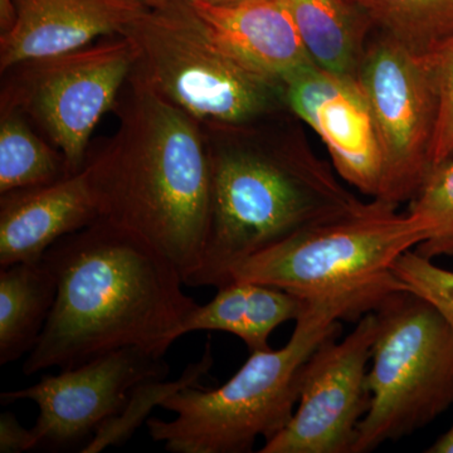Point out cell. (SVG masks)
I'll use <instances>...</instances> for the list:
<instances>
[{
    "label": "cell",
    "instance_id": "obj_1",
    "mask_svg": "<svg viewBox=\"0 0 453 453\" xmlns=\"http://www.w3.org/2000/svg\"><path fill=\"white\" fill-rule=\"evenodd\" d=\"M42 261L56 277L57 296L26 375L76 368L122 348L164 357L198 306L173 262L107 220L65 235Z\"/></svg>",
    "mask_w": 453,
    "mask_h": 453
},
{
    "label": "cell",
    "instance_id": "obj_2",
    "mask_svg": "<svg viewBox=\"0 0 453 453\" xmlns=\"http://www.w3.org/2000/svg\"><path fill=\"white\" fill-rule=\"evenodd\" d=\"M283 110L204 127L210 145L211 216L201 265L187 286L220 288L247 258L291 235L363 210Z\"/></svg>",
    "mask_w": 453,
    "mask_h": 453
},
{
    "label": "cell",
    "instance_id": "obj_3",
    "mask_svg": "<svg viewBox=\"0 0 453 453\" xmlns=\"http://www.w3.org/2000/svg\"><path fill=\"white\" fill-rule=\"evenodd\" d=\"M120 125L83 169L100 219L165 256L184 285L201 265L211 216V170L204 127L127 80Z\"/></svg>",
    "mask_w": 453,
    "mask_h": 453
},
{
    "label": "cell",
    "instance_id": "obj_4",
    "mask_svg": "<svg viewBox=\"0 0 453 453\" xmlns=\"http://www.w3.org/2000/svg\"><path fill=\"white\" fill-rule=\"evenodd\" d=\"M398 290L405 288L395 280L309 297L285 347L251 351L219 388L188 386L166 396L160 407L175 418L148 419L149 434L169 452H252L258 438L270 441L290 421L303 366L325 340L340 335V321L359 319Z\"/></svg>",
    "mask_w": 453,
    "mask_h": 453
},
{
    "label": "cell",
    "instance_id": "obj_5",
    "mask_svg": "<svg viewBox=\"0 0 453 453\" xmlns=\"http://www.w3.org/2000/svg\"><path fill=\"white\" fill-rule=\"evenodd\" d=\"M121 35L135 52L130 81L203 127L247 124L288 110L281 83L226 53L186 0L146 8Z\"/></svg>",
    "mask_w": 453,
    "mask_h": 453
},
{
    "label": "cell",
    "instance_id": "obj_6",
    "mask_svg": "<svg viewBox=\"0 0 453 453\" xmlns=\"http://www.w3.org/2000/svg\"><path fill=\"white\" fill-rule=\"evenodd\" d=\"M378 332L366 375L371 405L351 453L374 451L425 428L453 405V327L408 290L374 309Z\"/></svg>",
    "mask_w": 453,
    "mask_h": 453
},
{
    "label": "cell",
    "instance_id": "obj_7",
    "mask_svg": "<svg viewBox=\"0 0 453 453\" xmlns=\"http://www.w3.org/2000/svg\"><path fill=\"white\" fill-rule=\"evenodd\" d=\"M426 238L427 226L418 216L399 214L396 205L372 199L356 213L305 229L247 258L232 271L229 283H262L309 299L395 281V262Z\"/></svg>",
    "mask_w": 453,
    "mask_h": 453
},
{
    "label": "cell",
    "instance_id": "obj_8",
    "mask_svg": "<svg viewBox=\"0 0 453 453\" xmlns=\"http://www.w3.org/2000/svg\"><path fill=\"white\" fill-rule=\"evenodd\" d=\"M135 61L125 35L4 71L2 109L35 122L64 155L70 174L81 172L98 121L115 109Z\"/></svg>",
    "mask_w": 453,
    "mask_h": 453
},
{
    "label": "cell",
    "instance_id": "obj_9",
    "mask_svg": "<svg viewBox=\"0 0 453 453\" xmlns=\"http://www.w3.org/2000/svg\"><path fill=\"white\" fill-rule=\"evenodd\" d=\"M357 80L371 107L384 177L378 201L398 207L418 195L432 170L438 95L427 56L372 31Z\"/></svg>",
    "mask_w": 453,
    "mask_h": 453
},
{
    "label": "cell",
    "instance_id": "obj_10",
    "mask_svg": "<svg viewBox=\"0 0 453 453\" xmlns=\"http://www.w3.org/2000/svg\"><path fill=\"white\" fill-rule=\"evenodd\" d=\"M377 332L372 310L344 339L332 336L316 349L301 374L294 416L259 453H351L371 405L366 375Z\"/></svg>",
    "mask_w": 453,
    "mask_h": 453
},
{
    "label": "cell",
    "instance_id": "obj_11",
    "mask_svg": "<svg viewBox=\"0 0 453 453\" xmlns=\"http://www.w3.org/2000/svg\"><path fill=\"white\" fill-rule=\"evenodd\" d=\"M169 372L163 357L122 348L59 374L44 375L28 388L2 393L3 403L32 401L40 408L31 428L35 446H65L95 434L124 410L134 389Z\"/></svg>",
    "mask_w": 453,
    "mask_h": 453
},
{
    "label": "cell",
    "instance_id": "obj_12",
    "mask_svg": "<svg viewBox=\"0 0 453 453\" xmlns=\"http://www.w3.org/2000/svg\"><path fill=\"white\" fill-rule=\"evenodd\" d=\"M286 106L318 134L342 180L378 199L383 186V151L374 118L357 77L301 68L282 83Z\"/></svg>",
    "mask_w": 453,
    "mask_h": 453
},
{
    "label": "cell",
    "instance_id": "obj_13",
    "mask_svg": "<svg viewBox=\"0 0 453 453\" xmlns=\"http://www.w3.org/2000/svg\"><path fill=\"white\" fill-rule=\"evenodd\" d=\"M16 25L0 35L2 73L22 62L121 35L146 7L138 0H13Z\"/></svg>",
    "mask_w": 453,
    "mask_h": 453
},
{
    "label": "cell",
    "instance_id": "obj_14",
    "mask_svg": "<svg viewBox=\"0 0 453 453\" xmlns=\"http://www.w3.org/2000/svg\"><path fill=\"white\" fill-rule=\"evenodd\" d=\"M0 196V267L40 262L53 244L100 219L85 169Z\"/></svg>",
    "mask_w": 453,
    "mask_h": 453
},
{
    "label": "cell",
    "instance_id": "obj_15",
    "mask_svg": "<svg viewBox=\"0 0 453 453\" xmlns=\"http://www.w3.org/2000/svg\"><path fill=\"white\" fill-rule=\"evenodd\" d=\"M190 4L214 41L253 73L282 83L314 65L280 0H255L237 7Z\"/></svg>",
    "mask_w": 453,
    "mask_h": 453
},
{
    "label": "cell",
    "instance_id": "obj_16",
    "mask_svg": "<svg viewBox=\"0 0 453 453\" xmlns=\"http://www.w3.org/2000/svg\"><path fill=\"white\" fill-rule=\"evenodd\" d=\"M308 299L255 282H232L219 288L205 305H198L180 330L225 332L242 340L250 353L268 350L271 334L286 321L296 320Z\"/></svg>",
    "mask_w": 453,
    "mask_h": 453
},
{
    "label": "cell",
    "instance_id": "obj_17",
    "mask_svg": "<svg viewBox=\"0 0 453 453\" xmlns=\"http://www.w3.org/2000/svg\"><path fill=\"white\" fill-rule=\"evenodd\" d=\"M314 65L357 77L374 27L348 0H280Z\"/></svg>",
    "mask_w": 453,
    "mask_h": 453
},
{
    "label": "cell",
    "instance_id": "obj_18",
    "mask_svg": "<svg viewBox=\"0 0 453 453\" xmlns=\"http://www.w3.org/2000/svg\"><path fill=\"white\" fill-rule=\"evenodd\" d=\"M56 296V277L43 261L0 267V365L31 353Z\"/></svg>",
    "mask_w": 453,
    "mask_h": 453
},
{
    "label": "cell",
    "instance_id": "obj_19",
    "mask_svg": "<svg viewBox=\"0 0 453 453\" xmlns=\"http://www.w3.org/2000/svg\"><path fill=\"white\" fill-rule=\"evenodd\" d=\"M70 175L64 155L35 134L23 113L2 109L0 195L49 186Z\"/></svg>",
    "mask_w": 453,
    "mask_h": 453
},
{
    "label": "cell",
    "instance_id": "obj_20",
    "mask_svg": "<svg viewBox=\"0 0 453 453\" xmlns=\"http://www.w3.org/2000/svg\"><path fill=\"white\" fill-rule=\"evenodd\" d=\"M377 31L427 56L453 37V0H348Z\"/></svg>",
    "mask_w": 453,
    "mask_h": 453
},
{
    "label": "cell",
    "instance_id": "obj_21",
    "mask_svg": "<svg viewBox=\"0 0 453 453\" xmlns=\"http://www.w3.org/2000/svg\"><path fill=\"white\" fill-rule=\"evenodd\" d=\"M213 365L211 344L205 347L201 362L190 365L180 378L175 381L151 380L140 384L134 389L129 401L118 416L107 419L95 432L94 438L82 449L83 453H98L106 447L127 442L139 426L148 418L154 405H160L164 399L177 390L188 386H196L203 375L207 374Z\"/></svg>",
    "mask_w": 453,
    "mask_h": 453
},
{
    "label": "cell",
    "instance_id": "obj_22",
    "mask_svg": "<svg viewBox=\"0 0 453 453\" xmlns=\"http://www.w3.org/2000/svg\"><path fill=\"white\" fill-rule=\"evenodd\" d=\"M408 211L427 226V238L414 251L431 259L453 256V160L432 168Z\"/></svg>",
    "mask_w": 453,
    "mask_h": 453
},
{
    "label": "cell",
    "instance_id": "obj_23",
    "mask_svg": "<svg viewBox=\"0 0 453 453\" xmlns=\"http://www.w3.org/2000/svg\"><path fill=\"white\" fill-rule=\"evenodd\" d=\"M393 273L408 291L431 303L453 327V271L411 250L395 262Z\"/></svg>",
    "mask_w": 453,
    "mask_h": 453
},
{
    "label": "cell",
    "instance_id": "obj_24",
    "mask_svg": "<svg viewBox=\"0 0 453 453\" xmlns=\"http://www.w3.org/2000/svg\"><path fill=\"white\" fill-rule=\"evenodd\" d=\"M428 58L438 95L437 130L432 154L434 166L453 160V37Z\"/></svg>",
    "mask_w": 453,
    "mask_h": 453
},
{
    "label": "cell",
    "instance_id": "obj_25",
    "mask_svg": "<svg viewBox=\"0 0 453 453\" xmlns=\"http://www.w3.org/2000/svg\"><path fill=\"white\" fill-rule=\"evenodd\" d=\"M35 449L31 429H26L14 414L0 416V452L19 453Z\"/></svg>",
    "mask_w": 453,
    "mask_h": 453
},
{
    "label": "cell",
    "instance_id": "obj_26",
    "mask_svg": "<svg viewBox=\"0 0 453 453\" xmlns=\"http://www.w3.org/2000/svg\"><path fill=\"white\" fill-rule=\"evenodd\" d=\"M146 8L159 7L170 0H138ZM189 3H203V4L213 5V7H237L255 0H186Z\"/></svg>",
    "mask_w": 453,
    "mask_h": 453
},
{
    "label": "cell",
    "instance_id": "obj_27",
    "mask_svg": "<svg viewBox=\"0 0 453 453\" xmlns=\"http://www.w3.org/2000/svg\"><path fill=\"white\" fill-rule=\"evenodd\" d=\"M17 20L13 0H0V35L11 32Z\"/></svg>",
    "mask_w": 453,
    "mask_h": 453
},
{
    "label": "cell",
    "instance_id": "obj_28",
    "mask_svg": "<svg viewBox=\"0 0 453 453\" xmlns=\"http://www.w3.org/2000/svg\"><path fill=\"white\" fill-rule=\"evenodd\" d=\"M427 453H453V425L446 434L438 437L434 445L426 449Z\"/></svg>",
    "mask_w": 453,
    "mask_h": 453
}]
</instances>
